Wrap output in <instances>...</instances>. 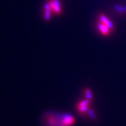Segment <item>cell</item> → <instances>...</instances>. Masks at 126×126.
<instances>
[{
    "label": "cell",
    "mask_w": 126,
    "mask_h": 126,
    "mask_svg": "<svg viewBox=\"0 0 126 126\" xmlns=\"http://www.w3.org/2000/svg\"><path fill=\"white\" fill-rule=\"evenodd\" d=\"M90 100L86 99L83 101L79 102L77 105V109L80 115H85L90 111Z\"/></svg>",
    "instance_id": "cell-1"
},
{
    "label": "cell",
    "mask_w": 126,
    "mask_h": 126,
    "mask_svg": "<svg viewBox=\"0 0 126 126\" xmlns=\"http://www.w3.org/2000/svg\"><path fill=\"white\" fill-rule=\"evenodd\" d=\"M75 124V118L72 115H65L61 118L58 126H72Z\"/></svg>",
    "instance_id": "cell-2"
},
{
    "label": "cell",
    "mask_w": 126,
    "mask_h": 126,
    "mask_svg": "<svg viewBox=\"0 0 126 126\" xmlns=\"http://www.w3.org/2000/svg\"><path fill=\"white\" fill-rule=\"evenodd\" d=\"M51 9L54 14L56 15L60 14L62 12V5L59 0H54V1H50L49 2Z\"/></svg>",
    "instance_id": "cell-3"
},
{
    "label": "cell",
    "mask_w": 126,
    "mask_h": 126,
    "mask_svg": "<svg viewBox=\"0 0 126 126\" xmlns=\"http://www.w3.org/2000/svg\"><path fill=\"white\" fill-rule=\"evenodd\" d=\"M97 27L99 32H101V34L104 36L109 35L110 34V32H111V30L107 26L100 21H98L97 23Z\"/></svg>",
    "instance_id": "cell-4"
},
{
    "label": "cell",
    "mask_w": 126,
    "mask_h": 126,
    "mask_svg": "<svg viewBox=\"0 0 126 126\" xmlns=\"http://www.w3.org/2000/svg\"><path fill=\"white\" fill-rule=\"evenodd\" d=\"M99 21H101L102 23H103L104 24H105L110 29L111 32L114 30V25L113 23H112V21L111 20L108 19V18L106 17V16L104 14H101L99 17Z\"/></svg>",
    "instance_id": "cell-5"
},
{
    "label": "cell",
    "mask_w": 126,
    "mask_h": 126,
    "mask_svg": "<svg viewBox=\"0 0 126 126\" xmlns=\"http://www.w3.org/2000/svg\"><path fill=\"white\" fill-rule=\"evenodd\" d=\"M52 12L51 9V7H50L49 3L47 4H46L44 6V18L46 19V20H49L50 18H51V12Z\"/></svg>",
    "instance_id": "cell-6"
},
{
    "label": "cell",
    "mask_w": 126,
    "mask_h": 126,
    "mask_svg": "<svg viewBox=\"0 0 126 126\" xmlns=\"http://www.w3.org/2000/svg\"><path fill=\"white\" fill-rule=\"evenodd\" d=\"M115 10H116V11L120 13V14L126 13V6H119V5H115Z\"/></svg>",
    "instance_id": "cell-7"
},
{
    "label": "cell",
    "mask_w": 126,
    "mask_h": 126,
    "mask_svg": "<svg viewBox=\"0 0 126 126\" xmlns=\"http://www.w3.org/2000/svg\"><path fill=\"white\" fill-rule=\"evenodd\" d=\"M85 93H86V98L88 100H91L92 97V93L90 90L88 89H85Z\"/></svg>",
    "instance_id": "cell-8"
},
{
    "label": "cell",
    "mask_w": 126,
    "mask_h": 126,
    "mask_svg": "<svg viewBox=\"0 0 126 126\" xmlns=\"http://www.w3.org/2000/svg\"><path fill=\"white\" fill-rule=\"evenodd\" d=\"M51 1H54V0H51Z\"/></svg>",
    "instance_id": "cell-9"
}]
</instances>
